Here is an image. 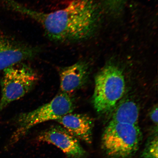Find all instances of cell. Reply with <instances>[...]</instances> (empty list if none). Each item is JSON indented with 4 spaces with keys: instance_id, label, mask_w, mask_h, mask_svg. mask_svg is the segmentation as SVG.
<instances>
[{
    "instance_id": "cell-5",
    "label": "cell",
    "mask_w": 158,
    "mask_h": 158,
    "mask_svg": "<svg viewBox=\"0 0 158 158\" xmlns=\"http://www.w3.org/2000/svg\"><path fill=\"white\" fill-rule=\"evenodd\" d=\"M39 80L36 71L29 65L23 62L3 70L1 80L0 112L11 102L28 94L34 88Z\"/></svg>"
},
{
    "instance_id": "cell-12",
    "label": "cell",
    "mask_w": 158,
    "mask_h": 158,
    "mask_svg": "<svg viewBox=\"0 0 158 158\" xmlns=\"http://www.w3.org/2000/svg\"><path fill=\"white\" fill-rule=\"evenodd\" d=\"M127 0H103L104 4L108 11L117 13L123 9Z\"/></svg>"
},
{
    "instance_id": "cell-11",
    "label": "cell",
    "mask_w": 158,
    "mask_h": 158,
    "mask_svg": "<svg viewBox=\"0 0 158 158\" xmlns=\"http://www.w3.org/2000/svg\"><path fill=\"white\" fill-rule=\"evenodd\" d=\"M143 158H158L157 135L150 140L142 154Z\"/></svg>"
},
{
    "instance_id": "cell-1",
    "label": "cell",
    "mask_w": 158,
    "mask_h": 158,
    "mask_svg": "<svg viewBox=\"0 0 158 158\" xmlns=\"http://www.w3.org/2000/svg\"><path fill=\"white\" fill-rule=\"evenodd\" d=\"M7 6L36 22L47 37L56 42H77L90 38L100 19V8L94 0H73L63 8L49 13L30 8L15 0H8Z\"/></svg>"
},
{
    "instance_id": "cell-4",
    "label": "cell",
    "mask_w": 158,
    "mask_h": 158,
    "mask_svg": "<svg viewBox=\"0 0 158 158\" xmlns=\"http://www.w3.org/2000/svg\"><path fill=\"white\" fill-rule=\"evenodd\" d=\"M142 138L138 125L110 121L102 138V147L112 158H127L137 151Z\"/></svg>"
},
{
    "instance_id": "cell-3",
    "label": "cell",
    "mask_w": 158,
    "mask_h": 158,
    "mask_svg": "<svg viewBox=\"0 0 158 158\" xmlns=\"http://www.w3.org/2000/svg\"><path fill=\"white\" fill-rule=\"evenodd\" d=\"M125 81L123 72L117 65L108 63L95 79L93 103L99 113L110 111L123 96Z\"/></svg>"
},
{
    "instance_id": "cell-7",
    "label": "cell",
    "mask_w": 158,
    "mask_h": 158,
    "mask_svg": "<svg viewBox=\"0 0 158 158\" xmlns=\"http://www.w3.org/2000/svg\"><path fill=\"white\" fill-rule=\"evenodd\" d=\"M37 139L55 146L69 157L82 158L85 154L78 139L61 126H52L44 130Z\"/></svg>"
},
{
    "instance_id": "cell-8",
    "label": "cell",
    "mask_w": 158,
    "mask_h": 158,
    "mask_svg": "<svg viewBox=\"0 0 158 158\" xmlns=\"http://www.w3.org/2000/svg\"><path fill=\"white\" fill-rule=\"evenodd\" d=\"M89 67L80 61L59 70L61 92L70 94L84 85L88 78Z\"/></svg>"
},
{
    "instance_id": "cell-10",
    "label": "cell",
    "mask_w": 158,
    "mask_h": 158,
    "mask_svg": "<svg viewBox=\"0 0 158 158\" xmlns=\"http://www.w3.org/2000/svg\"><path fill=\"white\" fill-rule=\"evenodd\" d=\"M139 109L137 104L127 100L119 105L114 111L110 122L138 125Z\"/></svg>"
},
{
    "instance_id": "cell-2",
    "label": "cell",
    "mask_w": 158,
    "mask_h": 158,
    "mask_svg": "<svg viewBox=\"0 0 158 158\" xmlns=\"http://www.w3.org/2000/svg\"><path fill=\"white\" fill-rule=\"evenodd\" d=\"M75 108L73 98L70 94L60 92L48 103L32 111L19 114L16 119L17 128L12 138L15 143L35 126L51 120H58L72 113Z\"/></svg>"
},
{
    "instance_id": "cell-13",
    "label": "cell",
    "mask_w": 158,
    "mask_h": 158,
    "mask_svg": "<svg viewBox=\"0 0 158 158\" xmlns=\"http://www.w3.org/2000/svg\"><path fill=\"white\" fill-rule=\"evenodd\" d=\"M150 117L154 123H158V107L157 106L154 107L150 113Z\"/></svg>"
},
{
    "instance_id": "cell-9",
    "label": "cell",
    "mask_w": 158,
    "mask_h": 158,
    "mask_svg": "<svg viewBox=\"0 0 158 158\" xmlns=\"http://www.w3.org/2000/svg\"><path fill=\"white\" fill-rule=\"evenodd\" d=\"M67 131L78 139L91 143L93 120L86 114L69 113L56 120Z\"/></svg>"
},
{
    "instance_id": "cell-6",
    "label": "cell",
    "mask_w": 158,
    "mask_h": 158,
    "mask_svg": "<svg viewBox=\"0 0 158 158\" xmlns=\"http://www.w3.org/2000/svg\"><path fill=\"white\" fill-rule=\"evenodd\" d=\"M40 50L0 32V70L34 58Z\"/></svg>"
}]
</instances>
